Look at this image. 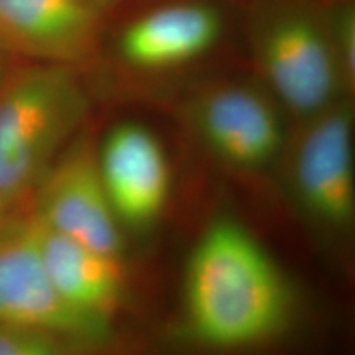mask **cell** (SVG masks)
I'll use <instances>...</instances> for the list:
<instances>
[{
    "label": "cell",
    "mask_w": 355,
    "mask_h": 355,
    "mask_svg": "<svg viewBox=\"0 0 355 355\" xmlns=\"http://www.w3.org/2000/svg\"><path fill=\"white\" fill-rule=\"evenodd\" d=\"M300 327V293L260 239L235 217L207 222L186 259L163 352L278 355Z\"/></svg>",
    "instance_id": "6da1fadb"
},
{
    "label": "cell",
    "mask_w": 355,
    "mask_h": 355,
    "mask_svg": "<svg viewBox=\"0 0 355 355\" xmlns=\"http://www.w3.org/2000/svg\"><path fill=\"white\" fill-rule=\"evenodd\" d=\"M91 97L79 68L17 60L0 83V193L25 214L60 155L86 127Z\"/></svg>",
    "instance_id": "7a4b0ae2"
},
{
    "label": "cell",
    "mask_w": 355,
    "mask_h": 355,
    "mask_svg": "<svg viewBox=\"0 0 355 355\" xmlns=\"http://www.w3.org/2000/svg\"><path fill=\"white\" fill-rule=\"evenodd\" d=\"M257 79L291 122L349 94L332 48L326 15L309 0H265L250 20Z\"/></svg>",
    "instance_id": "3957f363"
},
{
    "label": "cell",
    "mask_w": 355,
    "mask_h": 355,
    "mask_svg": "<svg viewBox=\"0 0 355 355\" xmlns=\"http://www.w3.org/2000/svg\"><path fill=\"white\" fill-rule=\"evenodd\" d=\"M355 112L352 97L291 122L273 175L304 224L332 242L355 225Z\"/></svg>",
    "instance_id": "277c9868"
},
{
    "label": "cell",
    "mask_w": 355,
    "mask_h": 355,
    "mask_svg": "<svg viewBox=\"0 0 355 355\" xmlns=\"http://www.w3.org/2000/svg\"><path fill=\"white\" fill-rule=\"evenodd\" d=\"M189 135L230 173H273L285 150L291 119L259 79H216L181 102Z\"/></svg>",
    "instance_id": "5b68a950"
},
{
    "label": "cell",
    "mask_w": 355,
    "mask_h": 355,
    "mask_svg": "<svg viewBox=\"0 0 355 355\" xmlns=\"http://www.w3.org/2000/svg\"><path fill=\"white\" fill-rule=\"evenodd\" d=\"M0 322L61 336L91 355L135 352L117 322L83 313L58 291L28 212L0 227Z\"/></svg>",
    "instance_id": "8992f818"
},
{
    "label": "cell",
    "mask_w": 355,
    "mask_h": 355,
    "mask_svg": "<svg viewBox=\"0 0 355 355\" xmlns=\"http://www.w3.org/2000/svg\"><path fill=\"white\" fill-rule=\"evenodd\" d=\"M26 212L53 232L125 260L127 235L115 219L102 183L97 137L87 127L74 137L50 168Z\"/></svg>",
    "instance_id": "52a82bcc"
},
{
    "label": "cell",
    "mask_w": 355,
    "mask_h": 355,
    "mask_svg": "<svg viewBox=\"0 0 355 355\" xmlns=\"http://www.w3.org/2000/svg\"><path fill=\"white\" fill-rule=\"evenodd\" d=\"M97 165L123 234L157 229L173 191L171 163L157 133L139 121L117 122L97 137Z\"/></svg>",
    "instance_id": "ba28073f"
},
{
    "label": "cell",
    "mask_w": 355,
    "mask_h": 355,
    "mask_svg": "<svg viewBox=\"0 0 355 355\" xmlns=\"http://www.w3.org/2000/svg\"><path fill=\"white\" fill-rule=\"evenodd\" d=\"M99 32V7L84 0H0V46L17 60L79 68Z\"/></svg>",
    "instance_id": "9c48e42d"
},
{
    "label": "cell",
    "mask_w": 355,
    "mask_h": 355,
    "mask_svg": "<svg viewBox=\"0 0 355 355\" xmlns=\"http://www.w3.org/2000/svg\"><path fill=\"white\" fill-rule=\"evenodd\" d=\"M224 33V17L207 2H175L141 13L123 25L117 58L140 73H165L206 56Z\"/></svg>",
    "instance_id": "30bf717a"
},
{
    "label": "cell",
    "mask_w": 355,
    "mask_h": 355,
    "mask_svg": "<svg viewBox=\"0 0 355 355\" xmlns=\"http://www.w3.org/2000/svg\"><path fill=\"white\" fill-rule=\"evenodd\" d=\"M32 220L44 266L64 300L83 313L119 324L130 296L125 260L92 250Z\"/></svg>",
    "instance_id": "8fae6325"
},
{
    "label": "cell",
    "mask_w": 355,
    "mask_h": 355,
    "mask_svg": "<svg viewBox=\"0 0 355 355\" xmlns=\"http://www.w3.org/2000/svg\"><path fill=\"white\" fill-rule=\"evenodd\" d=\"M0 355H91L64 337L0 322Z\"/></svg>",
    "instance_id": "7c38bea8"
},
{
    "label": "cell",
    "mask_w": 355,
    "mask_h": 355,
    "mask_svg": "<svg viewBox=\"0 0 355 355\" xmlns=\"http://www.w3.org/2000/svg\"><path fill=\"white\" fill-rule=\"evenodd\" d=\"M332 48L343 71L349 94L355 87V7L352 0H340L324 10Z\"/></svg>",
    "instance_id": "4fadbf2b"
},
{
    "label": "cell",
    "mask_w": 355,
    "mask_h": 355,
    "mask_svg": "<svg viewBox=\"0 0 355 355\" xmlns=\"http://www.w3.org/2000/svg\"><path fill=\"white\" fill-rule=\"evenodd\" d=\"M17 61V58H13L6 48L0 46V83L3 81V78L7 76L8 69L12 68L13 63Z\"/></svg>",
    "instance_id": "5bb4252c"
},
{
    "label": "cell",
    "mask_w": 355,
    "mask_h": 355,
    "mask_svg": "<svg viewBox=\"0 0 355 355\" xmlns=\"http://www.w3.org/2000/svg\"><path fill=\"white\" fill-rule=\"evenodd\" d=\"M13 216H17V212L8 206L6 198H3L2 193H0V227H2L7 220H10Z\"/></svg>",
    "instance_id": "9a60e30c"
},
{
    "label": "cell",
    "mask_w": 355,
    "mask_h": 355,
    "mask_svg": "<svg viewBox=\"0 0 355 355\" xmlns=\"http://www.w3.org/2000/svg\"><path fill=\"white\" fill-rule=\"evenodd\" d=\"M84 2H89V3H94V6L101 7V3H104L105 0H84Z\"/></svg>",
    "instance_id": "2e32d148"
}]
</instances>
